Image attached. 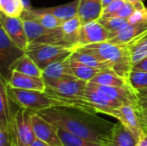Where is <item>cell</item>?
Segmentation results:
<instances>
[{
    "instance_id": "obj_17",
    "label": "cell",
    "mask_w": 147,
    "mask_h": 146,
    "mask_svg": "<svg viewBox=\"0 0 147 146\" xmlns=\"http://www.w3.org/2000/svg\"><path fill=\"white\" fill-rule=\"evenodd\" d=\"M22 20H34L46 28L54 29L59 28L63 22L53 14L41 9H24L20 16Z\"/></svg>"
},
{
    "instance_id": "obj_24",
    "label": "cell",
    "mask_w": 147,
    "mask_h": 146,
    "mask_svg": "<svg viewBox=\"0 0 147 146\" xmlns=\"http://www.w3.org/2000/svg\"><path fill=\"white\" fill-rule=\"evenodd\" d=\"M79 3H80V0H74L72 2L65 4L49 7V8H42V9L45 11L53 14V15H55L64 22L65 21H67L78 15Z\"/></svg>"
},
{
    "instance_id": "obj_34",
    "label": "cell",
    "mask_w": 147,
    "mask_h": 146,
    "mask_svg": "<svg viewBox=\"0 0 147 146\" xmlns=\"http://www.w3.org/2000/svg\"><path fill=\"white\" fill-rule=\"evenodd\" d=\"M135 8L129 3H127L123 5V7L113 16H118L121 18H124V19H128L135 11Z\"/></svg>"
},
{
    "instance_id": "obj_18",
    "label": "cell",
    "mask_w": 147,
    "mask_h": 146,
    "mask_svg": "<svg viewBox=\"0 0 147 146\" xmlns=\"http://www.w3.org/2000/svg\"><path fill=\"white\" fill-rule=\"evenodd\" d=\"M137 140L133 133L121 123H115L107 146H136Z\"/></svg>"
},
{
    "instance_id": "obj_35",
    "label": "cell",
    "mask_w": 147,
    "mask_h": 146,
    "mask_svg": "<svg viewBox=\"0 0 147 146\" xmlns=\"http://www.w3.org/2000/svg\"><path fill=\"white\" fill-rule=\"evenodd\" d=\"M125 1L127 3H131L137 10H142L146 8L145 4L143 3V0H125Z\"/></svg>"
},
{
    "instance_id": "obj_10",
    "label": "cell",
    "mask_w": 147,
    "mask_h": 146,
    "mask_svg": "<svg viewBox=\"0 0 147 146\" xmlns=\"http://www.w3.org/2000/svg\"><path fill=\"white\" fill-rule=\"evenodd\" d=\"M0 25L4 29L9 39L21 49L26 51L28 46V40L24 29L23 21L21 17L9 16L0 13Z\"/></svg>"
},
{
    "instance_id": "obj_28",
    "label": "cell",
    "mask_w": 147,
    "mask_h": 146,
    "mask_svg": "<svg viewBox=\"0 0 147 146\" xmlns=\"http://www.w3.org/2000/svg\"><path fill=\"white\" fill-rule=\"evenodd\" d=\"M133 66L147 57V36L129 46Z\"/></svg>"
},
{
    "instance_id": "obj_13",
    "label": "cell",
    "mask_w": 147,
    "mask_h": 146,
    "mask_svg": "<svg viewBox=\"0 0 147 146\" xmlns=\"http://www.w3.org/2000/svg\"><path fill=\"white\" fill-rule=\"evenodd\" d=\"M147 36V22L129 24L127 27L116 33L111 34L108 41L129 46L131 44Z\"/></svg>"
},
{
    "instance_id": "obj_11",
    "label": "cell",
    "mask_w": 147,
    "mask_h": 146,
    "mask_svg": "<svg viewBox=\"0 0 147 146\" xmlns=\"http://www.w3.org/2000/svg\"><path fill=\"white\" fill-rule=\"evenodd\" d=\"M31 121L36 139L51 146H63L62 141L58 134V128L41 117L39 114L32 112Z\"/></svg>"
},
{
    "instance_id": "obj_32",
    "label": "cell",
    "mask_w": 147,
    "mask_h": 146,
    "mask_svg": "<svg viewBox=\"0 0 147 146\" xmlns=\"http://www.w3.org/2000/svg\"><path fill=\"white\" fill-rule=\"evenodd\" d=\"M137 111L143 130L147 133V100H139V106L137 108Z\"/></svg>"
},
{
    "instance_id": "obj_15",
    "label": "cell",
    "mask_w": 147,
    "mask_h": 146,
    "mask_svg": "<svg viewBox=\"0 0 147 146\" xmlns=\"http://www.w3.org/2000/svg\"><path fill=\"white\" fill-rule=\"evenodd\" d=\"M12 101L9 99L6 90V78L1 75L0 80V126H9L14 130L15 115L11 106ZM15 132V131H14Z\"/></svg>"
},
{
    "instance_id": "obj_41",
    "label": "cell",
    "mask_w": 147,
    "mask_h": 146,
    "mask_svg": "<svg viewBox=\"0 0 147 146\" xmlns=\"http://www.w3.org/2000/svg\"><path fill=\"white\" fill-rule=\"evenodd\" d=\"M113 1L115 0H102V9L106 8L109 4H110Z\"/></svg>"
},
{
    "instance_id": "obj_38",
    "label": "cell",
    "mask_w": 147,
    "mask_h": 146,
    "mask_svg": "<svg viewBox=\"0 0 147 146\" xmlns=\"http://www.w3.org/2000/svg\"><path fill=\"white\" fill-rule=\"evenodd\" d=\"M137 95L140 99H144V100H147V87L144 88V89H140L137 90Z\"/></svg>"
},
{
    "instance_id": "obj_37",
    "label": "cell",
    "mask_w": 147,
    "mask_h": 146,
    "mask_svg": "<svg viewBox=\"0 0 147 146\" xmlns=\"http://www.w3.org/2000/svg\"><path fill=\"white\" fill-rule=\"evenodd\" d=\"M136 146H147V133H146L145 131L138 139Z\"/></svg>"
},
{
    "instance_id": "obj_19",
    "label": "cell",
    "mask_w": 147,
    "mask_h": 146,
    "mask_svg": "<svg viewBox=\"0 0 147 146\" xmlns=\"http://www.w3.org/2000/svg\"><path fill=\"white\" fill-rule=\"evenodd\" d=\"M102 11V0H80L78 15L83 23L98 20Z\"/></svg>"
},
{
    "instance_id": "obj_42",
    "label": "cell",
    "mask_w": 147,
    "mask_h": 146,
    "mask_svg": "<svg viewBox=\"0 0 147 146\" xmlns=\"http://www.w3.org/2000/svg\"><path fill=\"white\" fill-rule=\"evenodd\" d=\"M12 0H0V7H3V5H5L7 3L10 2Z\"/></svg>"
},
{
    "instance_id": "obj_30",
    "label": "cell",
    "mask_w": 147,
    "mask_h": 146,
    "mask_svg": "<svg viewBox=\"0 0 147 146\" xmlns=\"http://www.w3.org/2000/svg\"><path fill=\"white\" fill-rule=\"evenodd\" d=\"M0 146H16L15 132L9 126H0Z\"/></svg>"
},
{
    "instance_id": "obj_4",
    "label": "cell",
    "mask_w": 147,
    "mask_h": 146,
    "mask_svg": "<svg viewBox=\"0 0 147 146\" xmlns=\"http://www.w3.org/2000/svg\"><path fill=\"white\" fill-rule=\"evenodd\" d=\"M73 52L74 49L65 46L47 43H29L25 51L40 70L52 63L68 59Z\"/></svg>"
},
{
    "instance_id": "obj_8",
    "label": "cell",
    "mask_w": 147,
    "mask_h": 146,
    "mask_svg": "<svg viewBox=\"0 0 147 146\" xmlns=\"http://www.w3.org/2000/svg\"><path fill=\"white\" fill-rule=\"evenodd\" d=\"M32 112L23 108H18L15 115L14 131L16 139V146H30L36 139L32 121Z\"/></svg>"
},
{
    "instance_id": "obj_26",
    "label": "cell",
    "mask_w": 147,
    "mask_h": 146,
    "mask_svg": "<svg viewBox=\"0 0 147 146\" xmlns=\"http://www.w3.org/2000/svg\"><path fill=\"white\" fill-rule=\"evenodd\" d=\"M68 59L73 60V61H78L79 63H82L84 65H86L92 67V68H95V69H98L100 71L110 70L107 65H105L104 63L98 60L92 54L85 52H82L79 50H74V52L69 56Z\"/></svg>"
},
{
    "instance_id": "obj_12",
    "label": "cell",
    "mask_w": 147,
    "mask_h": 146,
    "mask_svg": "<svg viewBox=\"0 0 147 146\" xmlns=\"http://www.w3.org/2000/svg\"><path fill=\"white\" fill-rule=\"evenodd\" d=\"M109 38L110 33L97 20L84 22L80 32L79 41L75 49L93 43L108 41Z\"/></svg>"
},
{
    "instance_id": "obj_40",
    "label": "cell",
    "mask_w": 147,
    "mask_h": 146,
    "mask_svg": "<svg viewBox=\"0 0 147 146\" xmlns=\"http://www.w3.org/2000/svg\"><path fill=\"white\" fill-rule=\"evenodd\" d=\"M22 3L23 4L24 9H33L30 3V0H22Z\"/></svg>"
},
{
    "instance_id": "obj_39",
    "label": "cell",
    "mask_w": 147,
    "mask_h": 146,
    "mask_svg": "<svg viewBox=\"0 0 147 146\" xmlns=\"http://www.w3.org/2000/svg\"><path fill=\"white\" fill-rule=\"evenodd\" d=\"M30 146H51L50 145H48V144H47V143H45V142H43V141H41L40 139H35L34 140V142L32 143V145Z\"/></svg>"
},
{
    "instance_id": "obj_6",
    "label": "cell",
    "mask_w": 147,
    "mask_h": 146,
    "mask_svg": "<svg viewBox=\"0 0 147 146\" xmlns=\"http://www.w3.org/2000/svg\"><path fill=\"white\" fill-rule=\"evenodd\" d=\"M83 99L89 102L94 112L105 115H109L114 108L123 105L119 101L95 88L90 82L87 83L84 96Z\"/></svg>"
},
{
    "instance_id": "obj_7",
    "label": "cell",
    "mask_w": 147,
    "mask_h": 146,
    "mask_svg": "<svg viewBox=\"0 0 147 146\" xmlns=\"http://www.w3.org/2000/svg\"><path fill=\"white\" fill-rule=\"evenodd\" d=\"M25 51L17 46L8 36L4 29L0 27V68L3 76L5 78L9 77L10 65L22 55Z\"/></svg>"
},
{
    "instance_id": "obj_1",
    "label": "cell",
    "mask_w": 147,
    "mask_h": 146,
    "mask_svg": "<svg viewBox=\"0 0 147 146\" xmlns=\"http://www.w3.org/2000/svg\"><path fill=\"white\" fill-rule=\"evenodd\" d=\"M37 114L56 127L106 146L115 125L96 113L75 107L57 106Z\"/></svg>"
},
{
    "instance_id": "obj_22",
    "label": "cell",
    "mask_w": 147,
    "mask_h": 146,
    "mask_svg": "<svg viewBox=\"0 0 147 146\" xmlns=\"http://www.w3.org/2000/svg\"><path fill=\"white\" fill-rule=\"evenodd\" d=\"M12 71H16L23 74L34 76V77H42V70H40L34 61L25 52L23 55L19 57L9 67V74Z\"/></svg>"
},
{
    "instance_id": "obj_14",
    "label": "cell",
    "mask_w": 147,
    "mask_h": 146,
    "mask_svg": "<svg viewBox=\"0 0 147 146\" xmlns=\"http://www.w3.org/2000/svg\"><path fill=\"white\" fill-rule=\"evenodd\" d=\"M7 85L22 89L46 91L47 85L42 77H34L21 73L16 71H12L9 78L6 79Z\"/></svg>"
},
{
    "instance_id": "obj_33",
    "label": "cell",
    "mask_w": 147,
    "mask_h": 146,
    "mask_svg": "<svg viewBox=\"0 0 147 146\" xmlns=\"http://www.w3.org/2000/svg\"><path fill=\"white\" fill-rule=\"evenodd\" d=\"M130 24L139 23V22H147V7L142 10H135L134 14L128 18Z\"/></svg>"
},
{
    "instance_id": "obj_20",
    "label": "cell",
    "mask_w": 147,
    "mask_h": 146,
    "mask_svg": "<svg viewBox=\"0 0 147 146\" xmlns=\"http://www.w3.org/2000/svg\"><path fill=\"white\" fill-rule=\"evenodd\" d=\"M66 59L57 61L54 63L50 64L47 65L44 70H42V79L44 80L45 83L60 80L63 78H69V77H75L69 74L66 66Z\"/></svg>"
},
{
    "instance_id": "obj_29",
    "label": "cell",
    "mask_w": 147,
    "mask_h": 146,
    "mask_svg": "<svg viewBox=\"0 0 147 146\" xmlns=\"http://www.w3.org/2000/svg\"><path fill=\"white\" fill-rule=\"evenodd\" d=\"M128 82L131 87L137 92L138 89L147 87V71L133 69L130 72Z\"/></svg>"
},
{
    "instance_id": "obj_16",
    "label": "cell",
    "mask_w": 147,
    "mask_h": 146,
    "mask_svg": "<svg viewBox=\"0 0 147 146\" xmlns=\"http://www.w3.org/2000/svg\"><path fill=\"white\" fill-rule=\"evenodd\" d=\"M82 25L83 22L78 15L67 21H65L61 24L59 28L61 29L63 39L66 46L75 50L79 41Z\"/></svg>"
},
{
    "instance_id": "obj_36",
    "label": "cell",
    "mask_w": 147,
    "mask_h": 146,
    "mask_svg": "<svg viewBox=\"0 0 147 146\" xmlns=\"http://www.w3.org/2000/svg\"><path fill=\"white\" fill-rule=\"evenodd\" d=\"M133 69L139 70V71H147V57L145 58L144 59H142L138 64L134 65L133 66Z\"/></svg>"
},
{
    "instance_id": "obj_3",
    "label": "cell",
    "mask_w": 147,
    "mask_h": 146,
    "mask_svg": "<svg viewBox=\"0 0 147 146\" xmlns=\"http://www.w3.org/2000/svg\"><path fill=\"white\" fill-rule=\"evenodd\" d=\"M6 90L14 104L20 108L27 109L34 113H38L53 107L68 106L65 102L59 100L47 92L16 89L7 85V83Z\"/></svg>"
},
{
    "instance_id": "obj_5",
    "label": "cell",
    "mask_w": 147,
    "mask_h": 146,
    "mask_svg": "<svg viewBox=\"0 0 147 146\" xmlns=\"http://www.w3.org/2000/svg\"><path fill=\"white\" fill-rule=\"evenodd\" d=\"M22 21L29 43H47L66 46L63 39V34L60 28L49 29L46 28L34 20Z\"/></svg>"
},
{
    "instance_id": "obj_21",
    "label": "cell",
    "mask_w": 147,
    "mask_h": 146,
    "mask_svg": "<svg viewBox=\"0 0 147 146\" xmlns=\"http://www.w3.org/2000/svg\"><path fill=\"white\" fill-rule=\"evenodd\" d=\"M90 82L105 86L132 88L127 80H126L125 78H123L122 77H121L111 70L100 71Z\"/></svg>"
},
{
    "instance_id": "obj_31",
    "label": "cell",
    "mask_w": 147,
    "mask_h": 146,
    "mask_svg": "<svg viewBox=\"0 0 147 146\" xmlns=\"http://www.w3.org/2000/svg\"><path fill=\"white\" fill-rule=\"evenodd\" d=\"M126 3L125 0H115L106 8L102 9L101 16H113L115 15Z\"/></svg>"
},
{
    "instance_id": "obj_27",
    "label": "cell",
    "mask_w": 147,
    "mask_h": 146,
    "mask_svg": "<svg viewBox=\"0 0 147 146\" xmlns=\"http://www.w3.org/2000/svg\"><path fill=\"white\" fill-rule=\"evenodd\" d=\"M97 21L110 33V34L122 30L130 24L128 19L118 16H101Z\"/></svg>"
},
{
    "instance_id": "obj_2",
    "label": "cell",
    "mask_w": 147,
    "mask_h": 146,
    "mask_svg": "<svg viewBox=\"0 0 147 146\" xmlns=\"http://www.w3.org/2000/svg\"><path fill=\"white\" fill-rule=\"evenodd\" d=\"M75 50L92 54L107 65L110 70L128 81L130 72L133 70L129 46L104 41L83 46Z\"/></svg>"
},
{
    "instance_id": "obj_9",
    "label": "cell",
    "mask_w": 147,
    "mask_h": 146,
    "mask_svg": "<svg viewBox=\"0 0 147 146\" xmlns=\"http://www.w3.org/2000/svg\"><path fill=\"white\" fill-rule=\"evenodd\" d=\"M109 116L116 119L120 123H121L133 133L137 141L144 133L137 108L133 105L123 104L119 108H114L109 113Z\"/></svg>"
},
{
    "instance_id": "obj_25",
    "label": "cell",
    "mask_w": 147,
    "mask_h": 146,
    "mask_svg": "<svg viewBox=\"0 0 147 146\" xmlns=\"http://www.w3.org/2000/svg\"><path fill=\"white\" fill-rule=\"evenodd\" d=\"M57 128L58 134L62 141L63 146H106L103 144H100L71 133L62 128Z\"/></svg>"
},
{
    "instance_id": "obj_23",
    "label": "cell",
    "mask_w": 147,
    "mask_h": 146,
    "mask_svg": "<svg viewBox=\"0 0 147 146\" xmlns=\"http://www.w3.org/2000/svg\"><path fill=\"white\" fill-rule=\"evenodd\" d=\"M66 66L70 75L86 82H90L100 71L98 69L90 67L86 65L68 59L66 60Z\"/></svg>"
}]
</instances>
